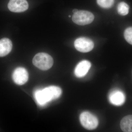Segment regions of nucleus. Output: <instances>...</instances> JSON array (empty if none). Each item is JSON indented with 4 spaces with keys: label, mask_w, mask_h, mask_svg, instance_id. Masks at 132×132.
Wrapping results in <instances>:
<instances>
[{
    "label": "nucleus",
    "mask_w": 132,
    "mask_h": 132,
    "mask_svg": "<svg viewBox=\"0 0 132 132\" xmlns=\"http://www.w3.org/2000/svg\"><path fill=\"white\" fill-rule=\"evenodd\" d=\"M62 91L60 88L55 86H50L42 90L35 92L36 101L41 106H43L48 102L58 98L61 96Z\"/></svg>",
    "instance_id": "obj_1"
},
{
    "label": "nucleus",
    "mask_w": 132,
    "mask_h": 132,
    "mask_svg": "<svg viewBox=\"0 0 132 132\" xmlns=\"http://www.w3.org/2000/svg\"><path fill=\"white\" fill-rule=\"evenodd\" d=\"M33 64L41 70L46 71L51 68L53 64L52 57L47 53H40L37 54L33 58Z\"/></svg>",
    "instance_id": "obj_2"
},
{
    "label": "nucleus",
    "mask_w": 132,
    "mask_h": 132,
    "mask_svg": "<svg viewBox=\"0 0 132 132\" xmlns=\"http://www.w3.org/2000/svg\"><path fill=\"white\" fill-rule=\"evenodd\" d=\"M80 121L82 126L88 130H94L98 125V121L97 117L87 111L81 114Z\"/></svg>",
    "instance_id": "obj_3"
},
{
    "label": "nucleus",
    "mask_w": 132,
    "mask_h": 132,
    "mask_svg": "<svg viewBox=\"0 0 132 132\" xmlns=\"http://www.w3.org/2000/svg\"><path fill=\"white\" fill-rule=\"evenodd\" d=\"M94 18V15L91 12L80 10L74 14L72 19L75 24L80 26H85L92 23Z\"/></svg>",
    "instance_id": "obj_4"
},
{
    "label": "nucleus",
    "mask_w": 132,
    "mask_h": 132,
    "mask_svg": "<svg viewBox=\"0 0 132 132\" xmlns=\"http://www.w3.org/2000/svg\"><path fill=\"white\" fill-rule=\"evenodd\" d=\"M74 46L76 49L79 52L87 53L93 50L94 47V43L89 38L81 37L76 40Z\"/></svg>",
    "instance_id": "obj_5"
},
{
    "label": "nucleus",
    "mask_w": 132,
    "mask_h": 132,
    "mask_svg": "<svg viewBox=\"0 0 132 132\" xmlns=\"http://www.w3.org/2000/svg\"><path fill=\"white\" fill-rule=\"evenodd\" d=\"M12 77L13 80L16 84L23 85L28 80V72L24 68H17L14 71Z\"/></svg>",
    "instance_id": "obj_6"
},
{
    "label": "nucleus",
    "mask_w": 132,
    "mask_h": 132,
    "mask_svg": "<svg viewBox=\"0 0 132 132\" xmlns=\"http://www.w3.org/2000/svg\"><path fill=\"white\" fill-rule=\"evenodd\" d=\"M28 3L26 0H10L8 7L10 11L15 13L25 12L28 9Z\"/></svg>",
    "instance_id": "obj_7"
},
{
    "label": "nucleus",
    "mask_w": 132,
    "mask_h": 132,
    "mask_svg": "<svg viewBox=\"0 0 132 132\" xmlns=\"http://www.w3.org/2000/svg\"><path fill=\"white\" fill-rule=\"evenodd\" d=\"M108 98L111 104L117 106L123 105L126 100L124 93L118 89L112 90L109 93Z\"/></svg>",
    "instance_id": "obj_8"
},
{
    "label": "nucleus",
    "mask_w": 132,
    "mask_h": 132,
    "mask_svg": "<svg viewBox=\"0 0 132 132\" xmlns=\"http://www.w3.org/2000/svg\"><path fill=\"white\" fill-rule=\"evenodd\" d=\"M91 67V63L88 61L83 60L80 62L76 66L75 70L76 76L79 78L84 77Z\"/></svg>",
    "instance_id": "obj_9"
},
{
    "label": "nucleus",
    "mask_w": 132,
    "mask_h": 132,
    "mask_svg": "<svg viewBox=\"0 0 132 132\" xmlns=\"http://www.w3.org/2000/svg\"><path fill=\"white\" fill-rule=\"evenodd\" d=\"M13 47L11 41L7 38L0 40V57L7 55L12 50Z\"/></svg>",
    "instance_id": "obj_10"
},
{
    "label": "nucleus",
    "mask_w": 132,
    "mask_h": 132,
    "mask_svg": "<svg viewBox=\"0 0 132 132\" xmlns=\"http://www.w3.org/2000/svg\"><path fill=\"white\" fill-rule=\"evenodd\" d=\"M120 127L123 132H132V115L127 116L122 119Z\"/></svg>",
    "instance_id": "obj_11"
},
{
    "label": "nucleus",
    "mask_w": 132,
    "mask_h": 132,
    "mask_svg": "<svg viewBox=\"0 0 132 132\" xmlns=\"http://www.w3.org/2000/svg\"><path fill=\"white\" fill-rule=\"evenodd\" d=\"M129 6L125 2H121L119 3L117 7L118 13L121 15H126L128 13Z\"/></svg>",
    "instance_id": "obj_12"
},
{
    "label": "nucleus",
    "mask_w": 132,
    "mask_h": 132,
    "mask_svg": "<svg viewBox=\"0 0 132 132\" xmlns=\"http://www.w3.org/2000/svg\"><path fill=\"white\" fill-rule=\"evenodd\" d=\"M114 0H97L98 5L104 8L111 7L114 3Z\"/></svg>",
    "instance_id": "obj_13"
},
{
    "label": "nucleus",
    "mask_w": 132,
    "mask_h": 132,
    "mask_svg": "<svg viewBox=\"0 0 132 132\" xmlns=\"http://www.w3.org/2000/svg\"><path fill=\"white\" fill-rule=\"evenodd\" d=\"M124 36L126 40L132 45V27L128 28L125 30Z\"/></svg>",
    "instance_id": "obj_14"
},
{
    "label": "nucleus",
    "mask_w": 132,
    "mask_h": 132,
    "mask_svg": "<svg viewBox=\"0 0 132 132\" xmlns=\"http://www.w3.org/2000/svg\"><path fill=\"white\" fill-rule=\"evenodd\" d=\"M79 10H78V9H74L73 10V12L74 14L75 13H77V12H78Z\"/></svg>",
    "instance_id": "obj_15"
},
{
    "label": "nucleus",
    "mask_w": 132,
    "mask_h": 132,
    "mask_svg": "<svg viewBox=\"0 0 132 132\" xmlns=\"http://www.w3.org/2000/svg\"><path fill=\"white\" fill-rule=\"evenodd\" d=\"M71 15H69V17H71Z\"/></svg>",
    "instance_id": "obj_16"
}]
</instances>
